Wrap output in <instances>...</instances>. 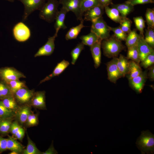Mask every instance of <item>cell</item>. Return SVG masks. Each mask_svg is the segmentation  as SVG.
Returning a JSON list of instances; mask_svg holds the SVG:
<instances>
[{"mask_svg":"<svg viewBox=\"0 0 154 154\" xmlns=\"http://www.w3.org/2000/svg\"><path fill=\"white\" fill-rule=\"evenodd\" d=\"M11 2H13L15 0H6Z\"/></svg>","mask_w":154,"mask_h":154,"instance_id":"53","label":"cell"},{"mask_svg":"<svg viewBox=\"0 0 154 154\" xmlns=\"http://www.w3.org/2000/svg\"><path fill=\"white\" fill-rule=\"evenodd\" d=\"M84 45L81 42L79 43L71 51L70 54L72 58L71 64L74 65L82 51L84 49Z\"/></svg>","mask_w":154,"mask_h":154,"instance_id":"30","label":"cell"},{"mask_svg":"<svg viewBox=\"0 0 154 154\" xmlns=\"http://www.w3.org/2000/svg\"><path fill=\"white\" fill-rule=\"evenodd\" d=\"M84 21H80V23L79 25L70 28L65 35V39L66 40L77 38L82 29L86 27L83 24Z\"/></svg>","mask_w":154,"mask_h":154,"instance_id":"23","label":"cell"},{"mask_svg":"<svg viewBox=\"0 0 154 154\" xmlns=\"http://www.w3.org/2000/svg\"><path fill=\"white\" fill-rule=\"evenodd\" d=\"M146 21L148 27L154 29V8L147 9L145 14Z\"/></svg>","mask_w":154,"mask_h":154,"instance_id":"39","label":"cell"},{"mask_svg":"<svg viewBox=\"0 0 154 154\" xmlns=\"http://www.w3.org/2000/svg\"><path fill=\"white\" fill-rule=\"evenodd\" d=\"M112 7L116 8L119 12L123 19L127 17V16L134 10V6L127 1L121 4L111 5Z\"/></svg>","mask_w":154,"mask_h":154,"instance_id":"19","label":"cell"},{"mask_svg":"<svg viewBox=\"0 0 154 154\" xmlns=\"http://www.w3.org/2000/svg\"><path fill=\"white\" fill-rule=\"evenodd\" d=\"M144 40L147 44L152 48L154 46V29L149 27L145 29Z\"/></svg>","mask_w":154,"mask_h":154,"instance_id":"35","label":"cell"},{"mask_svg":"<svg viewBox=\"0 0 154 154\" xmlns=\"http://www.w3.org/2000/svg\"><path fill=\"white\" fill-rule=\"evenodd\" d=\"M59 4L57 0H47L40 10V18L49 23L53 22L58 12Z\"/></svg>","mask_w":154,"mask_h":154,"instance_id":"3","label":"cell"},{"mask_svg":"<svg viewBox=\"0 0 154 154\" xmlns=\"http://www.w3.org/2000/svg\"><path fill=\"white\" fill-rule=\"evenodd\" d=\"M68 12L64 8L62 7L57 15L55 20L54 27L56 30L54 34L57 37L58 33L60 29H64L67 27L64 23V20L66 13Z\"/></svg>","mask_w":154,"mask_h":154,"instance_id":"17","label":"cell"},{"mask_svg":"<svg viewBox=\"0 0 154 154\" xmlns=\"http://www.w3.org/2000/svg\"><path fill=\"white\" fill-rule=\"evenodd\" d=\"M57 37L54 35L52 37H49L46 43L39 48L35 54L34 57L41 56H49L53 52L54 48V41Z\"/></svg>","mask_w":154,"mask_h":154,"instance_id":"11","label":"cell"},{"mask_svg":"<svg viewBox=\"0 0 154 154\" xmlns=\"http://www.w3.org/2000/svg\"><path fill=\"white\" fill-rule=\"evenodd\" d=\"M127 58L139 64L141 61L137 45L127 48Z\"/></svg>","mask_w":154,"mask_h":154,"instance_id":"28","label":"cell"},{"mask_svg":"<svg viewBox=\"0 0 154 154\" xmlns=\"http://www.w3.org/2000/svg\"><path fill=\"white\" fill-rule=\"evenodd\" d=\"M7 149L15 151L19 153L23 150L22 145L11 136H9L7 139Z\"/></svg>","mask_w":154,"mask_h":154,"instance_id":"26","label":"cell"},{"mask_svg":"<svg viewBox=\"0 0 154 154\" xmlns=\"http://www.w3.org/2000/svg\"><path fill=\"white\" fill-rule=\"evenodd\" d=\"M17 113V117L19 121L23 124L27 121L28 116L31 112L29 107L25 106L19 108Z\"/></svg>","mask_w":154,"mask_h":154,"instance_id":"29","label":"cell"},{"mask_svg":"<svg viewBox=\"0 0 154 154\" xmlns=\"http://www.w3.org/2000/svg\"><path fill=\"white\" fill-rule=\"evenodd\" d=\"M57 153V152L54 149L52 145V146L51 145L48 149L42 153L43 154H56L57 153Z\"/></svg>","mask_w":154,"mask_h":154,"instance_id":"48","label":"cell"},{"mask_svg":"<svg viewBox=\"0 0 154 154\" xmlns=\"http://www.w3.org/2000/svg\"><path fill=\"white\" fill-rule=\"evenodd\" d=\"M25 78L26 76L22 73L14 68L5 67L0 68V80L6 82Z\"/></svg>","mask_w":154,"mask_h":154,"instance_id":"7","label":"cell"},{"mask_svg":"<svg viewBox=\"0 0 154 154\" xmlns=\"http://www.w3.org/2000/svg\"><path fill=\"white\" fill-rule=\"evenodd\" d=\"M69 64V62L64 60H63L58 63L55 67L52 72L41 80L39 84L49 80L54 77L58 76L65 70Z\"/></svg>","mask_w":154,"mask_h":154,"instance_id":"15","label":"cell"},{"mask_svg":"<svg viewBox=\"0 0 154 154\" xmlns=\"http://www.w3.org/2000/svg\"><path fill=\"white\" fill-rule=\"evenodd\" d=\"M45 92L39 91L34 93L31 99V104L33 106L41 109H46Z\"/></svg>","mask_w":154,"mask_h":154,"instance_id":"18","label":"cell"},{"mask_svg":"<svg viewBox=\"0 0 154 154\" xmlns=\"http://www.w3.org/2000/svg\"><path fill=\"white\" fill-rule=\"evenodd\" d=\"M148 76L149 79L152 81L154 80V67L152 66L150 68L148 74Z\"/></svg>","mask_w":154,"mask_h":154,"instance_id":"49","label":"cell"},{"mask_svg":"<svg viewBox=\"0 0 154 154\" xmlns=\"http://www.w3.org/2000/svg\"><path fill=\"white\" fill-rule=\"evenodd\" d=\"M111 31L114 33V35L119 40H125L127 36V34L124 32L119 27H110Z\"/></svg>","mask_w":154,"mask_h":154,"instance_id":"40","label":"cell"},{"mask_svg":"<svg viewBox=\"0 0 154 154\" xmlns=\"http://www.w3.org/2000/svg\"><path fill=\"white\" fill-rule=\"evenodd\" d=\"M1 100L6 107L14 112L19 109L13 95L6 97L1 99Z\"/></svg>","mask_w":154,"mask_h":154,"instance_id":"25","label":"cell"},{"mask_svg":"<svg viewBox=\"0 0 154 154\" xmlns=\"http://www.w3.org/2000/svg\"><path fill=\"white\" fill-rule=\"evenodd\" d=\"M21 127L17 122L14 121L11 123L10 131L12 133L15 135Z\"/></svg>","mask_w":154,"mask_h":154,"instance_id":"44","label":"cell"},{"mask_svg":"<svg viewBox=\"0 0 154 154\" xmlns=\"http://www.w3.org/2000/svg\"><path fill=\"white\" fill-rule=\"evenodd\" d=\"M126 57L120 54L118 59L117 65L119 70L122 77H124L127 73L129 61Z\"/></svg>","mask_w":154,"mask_h":154,"instance_id":"21","label":"cell"},{"mask_svg":"<svg viewBox=\"0 0 154 154\" xmlns=\"http://www.w3.org/2000/svg\"><path fill=\"white\" fill-rule=\"evenodd\" d=\"M118 58L114 57L106 64L108 78L111 82L116 83L119 78L122 77L117 65Z\"/></svg>","mask_w":154,"mask_h":154,"instance_id":"9","label":"cell"},{"mask_svg":"<svg viewBox=\"0 0 154 154\" xmlns=\"http://www.w3.org/2000/svg\"><path fill=\"white\" fill-rule=\"evenodd\" d=\"M11 118L0 119V132L3 134L8 133L10 131L12 123Z\"/></svg>","mask_w":154,"mask_h":154,"instance_id":"34","label":"cell"},{"mask_svg":"<svg viewBox=\"0 0 154 154\" xmlns=\"http://www.w3.org/2000/svg\"><path fill=\"white\" fill-rule=\"evenodd\" d=\"M106 13L108 16L115 22L120 23L123 19L119 11L114 7L110 8L108 6L104 7Z\"/></svg>","mask_w":154,"mask_h":154,"instance_id":"22","label":"cell"},{"mask_svg":"<svg viewBox=\"0 0 154 154\" xmlns=\"http://www.w3.org/2000/svg\"><path fill=\"white\" fill-rule=\"evenodd\" d=\"M19 153L15 151H13L10 153V154H18Z\"/></svg>","mask_w":154,"mask_h":154,"instance_id":"52","label":"cell"},{"mask_svg":"<svg viewBox=\"0 0 154 154\" xmlns=\"http://www.w3.org/2000/svg\"><path fill=\"white\" fill-rule=\"evenodd\" d=\"M99 5L98 0H81L82 12L84 14V13L88 9Z\"/></svg>","mask_w":154,"mask_h":154,"instance_id":"33","label":"cell"},{"mask_svg":"<svg viewBox=\"0 0 154 154\" xmlns=\"http://www.w3.org/2000/svg\"><path fill=\"white\" fill-rule=\"evenodd\" d=\"M133 20L136 29L140 32V35L144 36L143 33L144 29L145 27V21L142 16L134 17Z\"/></svg>","mask_w":154,"mask_h":154,"instance_id":"38","label":"cell"},{"mask_svg":"<svg viewBox=\"0 0 154 154\" xmlns=\"http://www.w3.org/2000/svg\"><path fill=\"white\" fill-rule=\"evenodd\" d=\"M140 37V35L137 33L136 29H133L128 34L125 40L127 48L137 45Z\"/></svg>","mask_w":154,"mask_h":154,"instance_id":"24","label":"cell"},{"mask_svg":"<svg viewBox=\"0 0 154 154\" xmlns=\"http://www.w3.org/2000/svg\"><path fill=\"white\" fill-rule=\"evenodd\" d=\"M59 3L68 12L71 11L74 13L78 20L84 21L83 14L81 9V0H60Z\"/></svg>","mask_w":154,"mask_h":154,"instance_id":"5","label":"cell"},{"mask_svg":"<svg viewBox=\"0 0 154 154\" xmlns=\"http://www.w3.org/2000/svg\"><path fill=\"white\" fill-rule=\"evenodd\" d=\"M32 117L34 125L37 124L38 123L37 116L35 114H32Z\"/></svg>","mask_w":154,"mask_h":154,"instance_id":"51","label":"cell"},{"mask_svg":"<svg viewBox=\"0 0 154 154\" xmlns=\"http://www.w3.org/2000/svg\"><path fill=\"white\" fill-rule=\"evenodd\" d=\"M21 2L24 7L23 20H26L28 17L34 11L40 10L47 0H18Z\"/></svg>","mask_w":154,"mask_h":154,"instance_id":"6","label":"cell"},{"mask_svg":"<svg viewBox=\"0 0 154 154\" xmlns=\"http://www.w3.org/2000/svg\"><path fill=\"white\" fill-rule=\"evenodd\" d=\"M144 36L140 35L137 46L140 61H143L149 54L154 50L145 42Z\"/></svg>","mask_w":154,"mask_h":154,"instance_id":"13","label":"cell"},{"mask_svg":"<svg viewBox=\"0 0 154 154\" xmlns=\"http://www.w3.org/2000/svg\"><path fill=\"white\" fill-rule=\"evenodd\" d=\"M34 94L33 90H29L26 86L17 90L13 95L18 102L24 103L28 102L31 100Z\"/></svg>","mask_w":154,"mask_h":154,"instance_id":"14","label":"cell"},{"mask_svg":"<svg viewBox=\"0 0 154 154\" xmlns=\"http://www.w3.org/2000/svg\"><path fill=\"white\" fill-rule=\"evenodd\" d=\"M28 144L26 149L24 151V154H38L41 152L36 147L35 144L27 135Z\"/></svg>","mask_w":154,"mask_h":154,"instance_id":"32","label":"cell"},{"mask_svg":"<svg viewBox=\"0 0 154 154\" xmlns=\"http://www.w3.org/2000/svg\"><path fill=\"white\" fill-rule=\"evenodd\" d=\"M13 95L11 92L7 83L0 80V99L1 100L7 96Z\"/></svg>","mask_w":154,"mask_h":154,"instance_id":"36","label":"cell"},{"mask_svg":"<svg viewBox=\"0 0 154 154\" xmlns=\"http://www.w3.org/2000/svg\"><path fill=\"white\" fill-rule=\"evenodd\" d=\"M6 82L13 95L21 88L26 86L25 82L19 80H11Z\"/></svg>","mask_w":154,"mask_h":154,"instance_id":"31","label":"cell"},{"mask_svg":"<svg viewBox=\"0 0 154 154\" xmlns=\"http://www.w3.org/2000/svg\"><path fill=\"white\" fill-rule=\"evenodd\" d=\"M126 1L133 6L139 4H144L154 3V0H128Z\"/></svg>","mask_w":154,"mask_h":154,"instance_id":"43","label":"cell"},{"mask_svg":"<svg viewBox=\"0 0 154 154\" xmlns=\"http://www.w3.org/2000/svg\"><path fill=\"white\" fill-rule=\"evenodd\" d=\"M7 139L0 136V151H3L7 149Z\"/></svg>","mask_w":154,"mask_h":154,"instance_id":"45","label":"cell"},{"mask_svg":"<svg viewBox=\"0 0 154 154\" xmlns=\"http://www.w3.org/2000/svg\"><path fill=\"white\" fill-rule=\"evenodd\" d=\"M101 46L104 55L109 58L117 57L124 48L121 41L118 40L114 35L102 40Z\"/></svg>","mask_w":154,"mask_h":154,"instance_id":"1","label":"cell"},{"mask_svg":"<svg viewBox=\"0 0 154 154\" xmlns=\"http://www.w3.org/2000/svg\"><path fill=\"white\" fill-rule=\"evenodd\" d=\"M14 112L6 107L0 100V119L11 118L15 114Z\"/></svg>","mask_w":154,"mask_h":154,"instance_id":"37","label":"cell"},{"mask_svg":"<svg viewBox=\"0 0 154 154\" xmlns=\"http://www.w3.org/2000/svg\"><path fill=\"white\" fill-rule=\"evenodd\" d=\"M91 32L95 33L102 40L110 36V30L108 26L102 17L92 21Z\"/></svg>","mask_w":154,"mask_h":154,"instance_id":"4","label":"cell"},{"mask_svg":"<svg viewBox=\"0 0 154 154\" xmlns=\"http://www.w3.org/2000/svg\"><path fill=\"white\" fill-rule=\"evenodd\" d=\"M25 134L24 129L21 127L19 131L15 134V136L16 138L19 140H22Z\"/></svg>","mask_w":154,"mask_h":154,"instance_id":"46","label":"cell"},{"mask_svg":"<svg viewBox=\"0 0 154 154\" xmlns=\"http://www.w3.org/2000/svg\"><path fill=\"white\" fill-rule=\"evenodd\" d=\"M27 121V124L28 125H34V124L32 117V113L31 112L30 113L28 116Z\"/></svg>","mask_w":154,"mask_h":154,"instance_id":"50","label":"cell"},{"mask_svg":"<svg viewBox=\"0 0 154 154\" xmlns=\"http://www.w3.org/2000/svg\"><path fill=\"white\" fill-rule=\"evenodd\" d=\"M142 72L139 64L131 60L129 61L128 72L126 75L129 80L137 77Z\"/></svg>","mask_w":154,"mask_h":154,"instance_id":"20","label":"cell"},{"mask_svg":"<svg viewBox=\"0 0 154 154\" xmlns=\"http://www.w3.org/2000/svg\"><path fill=\"white\" fill-rule=\"evenodd\" d=\"M147 77V71L142 72L138 76L129 80L130 86L137 93H141L142 92Z\"/></svg>","mask_w":154,"mask_h":154,"instance_id":"10","label":"cell"},{"mask_svg":"<svg viewBox=\"0 0 154 154\" xmlns=\"http://www.w3.org/2000/svg\"><path fill=\"white\" fill-rule=\"evenodd\" d=\"M104 7L99 5L90 8L84 13V20L92 22L102 17Z\"/></svg>","mask_w":154,"mask_h":154,"instance_id":"12","label":"cell"},{"mask_svg":"<svg viewBox=\"0 0 154 154\" xmlns=\"http://www.w3.org/2000/svg\"><path fill=\"white\" fill-rule=\"evenodd\" d=\"M13 31L15 38L20 42L26 41L31 36V33L29 29L22 22H19L15 25Z\"/></svg>","mask_w":154,"mask_h":154,"instance_id":"8","label":"cell"},{"mask_svg":"<svg viewBox=\"0 0 154 154\" xmlns=\"http://www.w3.org/2000/svg\"><path fill=\"white\" fill-rule=\"evenodd\" d=\"M102 40L100 39L90 47V51L94 63V67L96 68L101 63V45Z\"/></svg>","mask_w":154,"mask_h":154,"instance_id":"16","label":"cell"},{"mask_svg":"<svg viewBox=\"0 0 154 154\" xmlns=\"http://www.w3.org/2000/svg\"><path fill=\"white\" fill-rule=\"evenodd\" d=\"M154 63V50L149 54L141 61V66L146 68L152 65Z\"/></svg>","mask_w":154,"mask_h":154,"instance_id":"42","label":"cell"},{"mask_svg":"<svg viewBox=\"0 0 154 154\" xmlns=\"http://www.w3.org/2000/svg\"><path fill=\"white\" fill-rule=\"evenodd\" d=\"M131 24L132 21L131 20L126 17L123 19L119 27L124 32L128 34L131 31Z\"/></svg>","mask_w":154,"mask_h":154,"instance_id":"41","label":"cell"},{"mask_svg":"<svg viewBox=\"0 0 154 154\" xmlns=\"http://www.w3.org/2000/svg\"><path fill=\"white\" fill-rule=\"evenodd\" d=\"M80 38L82 40V42L84 45L90 47L100 39L95 33L92 32L87 35L81 36Z\"/></svg>","mask_w":154,"mask_h":154,"instance_id":"27","label":"cell"},{"mask_svg":"<svg viewBox=\"0 0 154 154\" xmlns=\"http://www.w3.org/2000/svg\"><path fill=\"white\" fill-rule=\"evenodd\" d=\"M100 5L104 7L113 3L112 0H98Z\"/></svg>","mask_w":154,"mask_h":154,"instance_id":"47","label":"cell"},{"mask_svg":"<svg viewBox=\"0 0 154 154\" xmlns=\"http://www.w3.org/2000/svg\"><path fill=\"white\" fill-rule=\"evenodd\" d=\"M136 143L142 154L154 153V135L149 130L141 132Z\"/></svg>","mask_w":154,"mask_h":154,"instance_id":"2","label":"cell"}]
</instances>
